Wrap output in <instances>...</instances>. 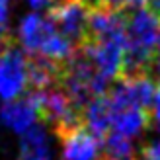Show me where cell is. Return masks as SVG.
Segmentation results:
<instances>
[{"label": "cell", "mask_w": 160, "mask_h": 160, "mask_svg": "<svg viewBox=\"0 0 160 160\" xmlns=\"http://www.w3.org/2000/svg\"><path fill=\"white\" fill-rule=\"evenodd\" d=\"M28 92V55L18 45L0 53V96L10 102Z\"/></svg>", "instance_id": "obj_1"}, {"label": "cell", "mask_w": 160, "mask_h": 160, "mask_svg": "<svg viewBox=\"0 0 160 160\" xmlns=\"http://www.w3.org/2000/svg\"><path fill=\"white\" fill-rule=\"evenodd\" d=\"M88 12L90 8H86L76 0H61L49 8L47 16L51 18L61 35H65L76 47H80L88 29Z\"/></svg>", "instance_id": "obj_2"}, {"label": "cell", "mask_w": 160, "mask_h": 160, "mask_svg": "<svg viewBox=\"0 0 160 160\" xmlns=\"http://www.w3.org/2000/svg\"><path fill=\"white\" fill-rule=\"evenodd\" d=\"M84 125L100 142L111 133L113 127V109H111V102L108 98V92L96 98L88 103L82 111Z\"/></svg>", "instance_id": "obj_3"}, {"label": "cell", "mask_w": 160, "mask_h": 160, "mask_svg": "<svg viewBox=\"0 0 160 160\" xmlns=\"http://www.w3.org/2000/svg\"><path fill=\"white\" fill-rule=\"evenodd\" d=\"M53 33H57V28L47 14H29L20 23V39L28 53H37Z\"/></svg>", "instance_id": "obj_4"}, {"label": "cell", "mask_w": 160, "mask_h": 160, "mask_svg": "<svg viewBox=\"0 0 160 160\" xmlns=\"http://www.w3.org/2000/svg\"><path fill=\"white\" fill-rule=\"evenodd\" d=\"M62 150L67 160H94L100 152V141L86 129V125H80L70 133L62 135Z\"/></svg>", "instance_id": "obj_5"}, {"label": "cell", "mask_w": 160, "mask_h": 160, "mask_svg": "<svg viewBox=\"0 0 160 160\" xmlns=\"http://www.w3.org/2000/svg\"><path fill=\"white\" fill-rule=\"evenodd\" d=\"M0 121L8 125L12 131L23 135L29 127L35 125V121H39V115L28 98H22V100L18 98V100L6 102L0 108Z\"/></svg>", "instance_id": "obj_6"}, {"label": "cell", "mask_w": 160, "mask_h": 160, "mask_svg": "<svg viewBox=\"0 0 160 160\" xmlns=\"http://www.w3.org/2000/svg\"><path fill=\"white\" fill-rule=\"evenodd\" d=\"M20 160H49V142L41 125H33L22 135Z\"/></svg>", "instance_id": "obj_7"}, {"label": "cell", "mask_w": 160, "mask_h": 160, "mask_svg": "<svg viewBox=\"0 0 160 160\" xmlns=\"http://www.w3.org/2000/svg\"><path fill=\"white\" fill-rule=\"evenodd\" d=\"M150 123V111L141 108H129L113 113V127L111 131L121 133L125 137H135Z\"/></svg>", "instance_id": "obj_8"}, {"label": "cell", "mask_w": 160, "mask_h": 160, "mask_svg": "<svg viewBox=\"0 0 160 160\" xmlns=\"http://www.w3.org/2000/svg\"><path fill=\"white\" fill-rule=\"evenodd\" d=\"M98 160H141L131 145V139L121 133L111 131L100 142Z\"/></svg>", "instance_id": "obj_9"}, {"label": "cell", "mask_w": 160, "mask_h": 160, "mask_svg": "<svg viewBox=\"0 0 160 160\" xmlns=\"http://www.w3.org/2000/svg\"><path fill=\"white\" fill-rule=\"evenodd\" d=\"M141 160H160V141H154L142 148Z\"/></svg>", "instance_id": "obj_10"}, {"label": "cell", "mask_w": 160, "mask_h": 160, "mask_svg": "<svg viewBox=\"0 0 160 160\" xmlns=\"http://www.w3.org/2000/svg\"><path fill=\"white\" fill-rule=\"evenodd\" d=\"M14 43V37L10 33V29H8V26H0V53H4L6 49H10Z\"/></svg>", "instance_id": "obj_11"}, {"label": "cell", "mask_w": 160, "mask_h": 160, "mask_svg": "<svg viewBox=\"0 0 160 160\" xmlns=\"http://www.w3.org/2000/svg\"><path fill=\"white\" fill-rule=\"evenodd\" d=\"M100 6L109 10H129V0H100Z\"/></svg>", "instance_id": "obj_12"}, {"label": "cell", "mask_w": 160, "mask_h": 160, "mask_svg": "<svg viewBox=\"0 0 160 160\" xmlns=\"http://www.w3.org/2000/svg\"><path fill=\"white\" fill-rule=\"evenodd\" d=\"M10 16V0H0V26H8Z\"/></svg>", "instance_id": "obj_13"}, {"label": "cell", "mask_w": 160, "mask_h": 160, "mask_svg": "<svg viewBox=\"0 0 160 160\" xmlns=\"http://www.w3.org/2000/svg\"><path fill=\"white\" fill-rule=\"evenodd\" d=\"M147 8L160 20V0H148V2H147Z\"/></svg>", "instance_id": "obj_14"}, {"label": "cell", "mask_w": 160, "mask_h": 160, "mask_svg": "<svg viewBox=\"0 0 160 160\" xmlns=\"http://www.w3.org/2000/svg\"><path fill=\"white\" fill-rule=\"evenodd\" d=\"M154 117H156V121L160 123V84L156 88V96H154Z\"/></svg>", "instance_id": "obj_15"}, {"label": "cell", "mask_w": 160, "mask_h": 160, "mask_svg": "<svg viewBox=\"0 0 160 160\" xmlns=\"http://www.w3.org/2000/svg\"><path fill=\"white\" fill-rule=\"evenodd\" d=\"M148 0H129V8H142L147 6Z\"/></svg>", "instance_id": "obj_16"}]
</instances>
